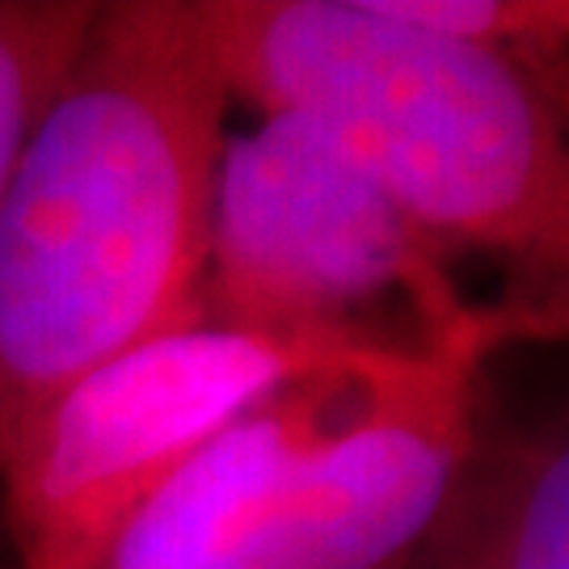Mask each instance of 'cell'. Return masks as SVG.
<instances>
[{
  "label": "cell",
  "instance_id": "6da1fadb",
  "mask_svg": "<svg viewBox=\"0 0 569 569\" xmlns=\"http://www.w3.org/2000/svg\"><path fill=\"white\" fill-rule=\"evenodd\" d=\"M224 114L190 0L98 4L0 186V468L63 388L203 317Z\"/></svg>",
  "mask_w": 569,
  "mask_h": 569
},
{
  "label": "cell",
  "instance_id": "7a4b0ae2",
  "mask_svg": "<svg viewBox=\"0 0 569 569\" xmlns=\"http://www.w3.org/2000/svg\"><path fill=\"white\" fill-rule=\"evenodd\" d=\"M228 102L321 131L451 253L510 270L523 317H566V84L380 13L376 0H190Z\"/></svg>",
  "mask_w": 569,
  "mask_h": 569
},
{
  "label": "cell",
  "instance_id": "3957f363",
  "mask_svg": "<svg viewBox=\"0 0 569 569\" xmlns=\"http://www.w3.org/2000/svg\"><path fill=\"white\" fill-rule=\"evenodd\" d=\"M493 350L300 371L148 498L93 569H406L481 427Z\"/></svg>",
  "mask_w": 569,
  "mask_h": 569
},
{
  "label": "cell",
  "instance_id": "277c9868",
  "mask_svg": "<svg viewBox=\"0 0 569 569\" xmlns=\"http://www.w3.org/2000/svg\"><path fill=\"white\" fill-rule=\"evenodd\" d=\"M199 312L397 355L498 350L540 333L507 305H472L448 244L287 114H258L249 131L224 136Z\"/></svg>",
  "mask_w": 569,
  "mask_h": 569
},
{
  "label": "cell",
  "instance_id": "5b68a950",
  "mask_svg": "<svg viewBox=\"0 0 569 569\" xmlns=\"http://www.w3.org/2000/svg\"><path fill=\"white\" fill-rule=\"evenodd\" d=\"M342 355L363 350L199 317L93 367L42 409L0 468L18 566L93 569L127 519L232 418Z\"/></svg>",
  "mask_w": 569,
  "mask_h": 569
},
{
  "label": "cell",
  "instance_id": "8992f818",
  "mask_svg": "<svg viewBox=\"0 0 569 569\" xmlns=\"http://www.w3.org/2000/svg\"><path fill=\"white\" fill-rule=\"evenodd\" d=\"M406 569H569L566 435L477 427Z\"/></svg>",
  "mask_w": 569,
  "mask_h": 569
},
{
  "label": "cell",
  "instance_id": "52a82bcc",
  "mask_svg": "<svg viewBox=\"0 0 569 569\" xmlns=\"http://www.w3.org/2000/svg\"><path fill=\"white\" fill-rule=\"evenodd\" d=\"M93 13L98 4L89 0H0V186L77 60Z\"/></svg>",
  "mask_w": 569,
  "mask_h": 569
},
{
  "label": "cell",
  "instance_id": "ba28073f",
  "mask_svg": "<svg viewBox=\"0 0 569 569\" xmlns=\"http://www.w3.org/2000/svg\"><path fill=\"white\" fill-rule=\"evenodd\" d=\"M380 13L439 39L502 51L566 84L569 4L561 0H376Z\"/></svg>",
  "mask_w": 569,
  "mask_h": 569
}]
</instances>
